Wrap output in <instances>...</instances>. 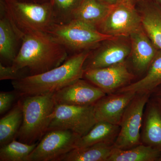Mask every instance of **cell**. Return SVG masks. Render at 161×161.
<instances>
[{
	"mask_svg": "<svg viewBox=\"0 0 161 161\" xmlns=\"http://www.w3.org/2000/svg\"><path fill=\"white\" fill-rule=\"evenodd\" d=\"M136 7L144 31L156 47L161 50V7L153 0H142Z\"/></svg>",
	"mask_w": 161,
	"mask_h": 161,
	"instance_id": "cell-16",
	"label": "cell"
},
{
	"mask_svg": "<svg viewBox=\"0 0 161 161\" xmlns=\"http://www.w3.org/2000/svg\"><path fill=\"white\" fill-rule=\"evenodd\" d=\"M107 94L96 86L82 78L54 93L56 104L86 106L94 105Z\"/></svg>",
	"mask_w": 161,
	"mask_h": 161,
	"instance_id": "cell-12",
	"label": "cell"
},
{
	"mask_svg": "<svg viewBox=\"0 0 161 161\" xmlns=\"http://www.w3.org/2000/svg\"><path fill=\"white\" fill-rule=\"evenodd\" d=\"M23 119L17 138L31 145L38 142L48 131L56 102L54 93L21 98Z\"/></svg>",
	"mask_w": 161,
	"mask_h": 161,
	"instance_id": "cell-4",
	"label": "cell"
},
{
	"mask_svg": "<svg viewBox=\"0 0 161 161\" xmlns=\"http://www.w3.org/2000/svg\"><path fill=\"white\" fill-rule=\"evenodd\" d=\"M38 142L29 145L16 140L1 147L0 161H27L30 154L34 150Z\"/></svg>",
	"mask_w": 161,
	"mask_h": 161,
	"instance_id": "cell-24",
	"label": "cell"
},
{
	"mask_svg": "<svg viewBox=\"0 0 161 161\" xmlns=\"http://www.w3.org/2000/svg\"><path fill=\"white\" fill-rule=\"evenodd\" d=\"M130 36L115 37L103 41L87 58L84 69L102 68L125 61L131 53Z\"/></svg>",
	"mask_w": 161,
	"mask_h": 161,
	"instance_id": "cell-10",
	"label": "cell"
},
{
	"mask_svg": "<svg viewBox=\"0 0 161 161\" xmlns=\"http://www.w3.org/2000/svg\"><path fill=\"white\" fill-rule=\"evenodd\" d=\"M158 161H161V153L159 157L158 160Z\"/></svg>",
	"mask_w": 161,
	"mask_h": 161,
	"instance_id": "cell-32",
	"label": "cell"
},
{
	"mask_svg": "<svg viewBox=\"0 0 161 161\" xmlns=\"http://www.w3.org/2000/svg\"><path fill=\"white\" fill-rule=\"evenodd\" d=\"M121 1H126V2H128V3H130L131 4H132V5H134V6H136V4L139 2H140L141 1H142V0H121Z\"/></svg>",
	"mask_w": 161,
	"mask_h": 161,
	"instance_id": "cell-30",
	"label": "cell"
},
{
	"mask_svg": "<svg viewBox=\"0 0 161 161\" xmlns=\"http://www.w3.org/2000/svg\"><path fill=\"white\" fill-rule=\"evenodd\" d=\"M109 6H114L121 0H97Z\"/></svg>",
	"mask_w": 161,
	"mask_h": 161,
	"instance_id": "cell-28",
	"label": "cell"
},
{
	"mask_svg": "<svg viewBox=\"0 0 161 161\" xmlns=\"http://www.w3.org/2000/svg\"><path fill=\"white\" fill-rule=\"evenodd\" d=\"M83 0H51L50 2L56 24L68 23Z\"/></svg>",
	"mask_w": 161,
	"mask_h": 161,
	"instance_id": "cell-25",
	"label": "cell"
},
{
	"mask_svg": "<svg viewBox=\"0 0 161 161\" xmlns=\"http://www.w3.org/2000/svg\"><path fill=\"white\" fill-rule=\"evenodd\" d=\"M148 93H136L125 110L120 130L114 147L119 149H130L142 144L141 132L144 110L151 97Z\"/></svg>",
	"mask_w": 161,
	"mask_h": 161,
	"instance_id": "cell-6",
	"label": "cell"
},
{
	"mask_svg": "<svg viewBox=\"0 0 161 161\" xmlns=\"http://www.w3.org/2000/svg\"><path fill=\"white\" fill-rule=\"evenodd\" d=\"M80 137L69 130H49L38 142L27 161H59L64 156L76 149Z\"/></svg>",
	"mask_w": 161,
	"mask_h": 161,
	"instance_id": "cell-8",
	"label": "cell"
},
{
	"mask_svg": "<svg viewBox=\"0 0 161 161\" xmlns=\"http://www.w3.org/2000/svg\"><path fill=\"white\" fill-rule=\"evenodd\" d=\"M114 148V144L102 142L76 148L64 156L59 161H108Z\"/></svg>",
	"mask_w": 161,
	"mask_h": 161,
	"instance_id": "cell-21",
	"label": "cell"
},
{
	"mask_svg": "<svg viewBox=\"0 0 161 161\" xmlns=\"http://www.w3.org/2000/svg\"><path fill=\"white\" fill-rule=\"evenodd\" d=\"M136 94L132 92L115 93L101 98L94 105L97 122L119 125L125 110Z\"/></svg>",
	"mask_w": 161,
	"mask_h": 161,
	"instance_id": "cell-13",
	"label": "cell"
},
{
	"mask_svg": "<svg viewBox=\"0 0 161 161\" xmlns=\"http://www.w3.org/2000/svg\"><path fill=\"white\" fill-rule=\"evenodd\" d=\"M21 40L10 20L1 9L0 57L2 61L11 65L19 52L18 42Z\"/></svg>",
	"mask_w": 161,
	"mask_h": 161,
	"instance_id": "cell-17",
	"label": "cell"
},
{
	"mask_svg": "<svg viewBox=\"0 0 161 161\" xmlns=\"http://www.w3.org/2000/svg\"><path fill=\"white\" fill-rule=\"evenodd\" d=\"M91 51L74 54L60 66L42 74L12 80L15 92L20 98L55 93L83 78L84 65Z\"/></svg>",
	"mask_w": 161,
	"mask_h": 161,
	"instance_id": "cell-2",
	"label": "cell"
},
{
	"mask_svg": "<svg viewBox=\"0 0 161 161\" xmlns=\"http://www.w3.org/2000/svg\"><path fill=\"white\" fill-rule=\"evenodd\" d=\"M16 92H1L0 93V114L5 113L10 108L16 96Z\"/></svg>",
	"mask_w": 161,
	"mask_h": 161,
	"instance_id": "cell-27",
	"label": "cell"
},
{
	"mask_svg": "<svg viewBox=\"0 0 161 161\" xmlns=\"http://www.w3.org/2000/svg\"><path fill=\"white\" fill-rule=\"evenodd\" d=\"M120 130V126L104 121H98L86 135L80 136L76 148H84L98 143L114 145Z\"/></svg>",
	"mask_w": 161,
	"mask_h": 161,
	"instance_id": "cell-19",
	"label": "cell"
},
{
	"mask_svg": "<svg viewBox=\"0 0 161 161\" xmlns=\"http://www.w3.org/2000/svg\"><path fill=\"white\" fill-rule=\"evenodd\" d=\"M26 72L29 74L26 69L15 70L12 67L11 65H3L0 63V80H19L22 78L29 76Z\"/></svg>",
	"mask_w": 161,
	"mask_h": 161,
	"instance_id": "cell-26",
	"label": "cell"
},
{
	"mask_svg": "<svg viewBox=\"0 0 161 161\" xmlns=\"http://www.w3.org/2000/svg\"><path fill=\"white\" fill-rule=\"evenodd\" d=\"M23 119V107L20 99L13 108L0 119L1 147L17 138Z\"/></svg>",
	"mask_w": 161,
	"mask_h": 161,
	"instance_id": "cell-22",
	"label": "cell"
},
{
	"mask_svg": "<svg viewBox=\"0 0 161 161\" xmlns=\"http://www.w3.org/2000/svg\"><path fill=\"white\" fill-rule=\"evenodd\" d=\"M1 8L21 39L36 32L48 33L55 23L50 3L2 0Z\"/></svg>",
	"mask_w": 161,
	"mask_h": 161,
	"instance_id": "cell-3",
	"label": "cell"
},
{
	"mask_svg": "<svg viewBox=\"0 0 161 161\" xmlns=\"http://www.w3.org/2000/svg\"><path fill=\"white\" fill-rule=\"evenodd\" d=\"M161 7V0H153Z\"/></svg>",
	"mask_w": 161,
	"mask_h": 161,
	"instance_id": "cell-31",
	"label": "cell"
},
{
	"mask_svg": "<svg viewBox=\"0 0 161 161\" xmlns=\"http://www.w3.org/2000/svg\"><path fill=\"white\" fill-rule=\"evenodd\" d=\"M21 42L11 66L17 70H27L29 76L42 74L60 66L69 57L64 47L48 33L26 35Z\"/></svg>",
	"mask_w": 161,
	"mask_h": 161,
	"instance_id": "cell-1",
	"label": "cell"
},
{
	"mask_svg": "<svg viewBox=\"0 0 161 161\" xmlns=\"http://www.w3.org/2000/svg\"><path fill=\"white\" fill-rule=\"evenodd\" d=\"M152 95H153L154 98L158 99L161 102V87H159L158 89L156 90L155 92L153 93Z\"/></svg>",
	"mask_w": 161,
	"mask_h": 161,
	"instance_id": "cell-29",
	"label": "cell"
},
{
	"mask_svg": "<svg viewBox=\"0 0 161 161\" xmlns=\"http://www.w3.org/2000/svg\"><path fill=\"white\" fill-rule=\"evenodd\" d=\"M134 77L125 61L106 67L86 70L83 76L107 95L115 93L130 84Z\"/></svg>",
	"mask_w": 161,
	"mask_h": 161,
	"instance_id": "cell-11",
	"label": "cell"
},
{
	"mask_svg": "<svg viewBox=\"0 0 161 161\" xmlns=\"http://www.w3.org/2000/svg\"><path fill=\"white\" fill-rule=\"evenodd\" d=\"M94 105L56 104L52 114L48 131L68 130L80 136L86 135L97 122Z\"/></svg>",
	"mask_w": 161,
	"mask_h": 161,
	"instance_id": "cell-7",
	"label": "cell"
},
{
	"mask_svg": "<svg viewBox=\"0 0 161 161\" xmlns=\"http://www.w3.org/2000/svg\"><path fill=\"white\" fill-rule=\"evenodd\" d=\"M48 33L73 54L95 49L103 41L115 37L101 33L95 26L76 20L56 24Z\"/></svg>",
	"mask_w": 161,
	"mask_h": 161,
	"instance_id": "cell-5",
	"label": "cell"
},
{
	"mask_svg": "<svg viewBox=\"0 0 161 161\" xmlns=\"http://www.w3.org/2000/svg\"><path fill=\"white\" fill-rule=\"evenodd\" d=\"M142 26L141 15L136 6L120 1L112 6L97 28L101 33L111 36L128 37Z\"/></svg>",
	"mask_w": 161,
	"mask_h": 161,
	"instance_id": "cell-9",
	"label": "cell"
},
{
	"mask_svg": "<svg viewBox=\"0 0 161 161\" xmlns=\"http://www.w3.org/2000/svg\"><path fill=\"white\" fill-rule=\"evenodd\" d=\"M161 153L142 143L125 150L115 147L108 161H158Z\"/></svg>",
	"mask_w": 161,
	"mask_h": 161,
	"instance_id": "cell-23",
	"label": "cell"
},
{
	"mask_svg": "<svg viewBox=\"0 0 161 161\" xmlns=\"http://www.w3.org/2000/svg\"><path fill=\"white\" fill-rule=\"evenodd\" d=\"M147 71L144 78L121 88L115 93L132 92L148 93L152 95L161 86V50H158Z\"/></svg>",
	"mask_w": 161,
	"mask_h": 161,
	"instance_id": "cell-18",
	"label": "cell"
},
{
	"mask_svg": "<svg viewBox=\"0 0 161 161\" xmlns=\"http://www.w3.org/2000/svg\"><path fill=\"white\" fill-rule=\"evenodd\" d=\"M130 38L132 65L136 72L143 73L148 70L158 49L142 26L131 34Z\"/></svg>",
	"mask_w": 161,
	"mask_h": 161,
	"instance_id": "cell-14",
	"label": "cell"
},
{
	"mask_svg": "<svg viewBox=\"0 0 161 161\" xmlns=\"http://www.w3.org/2000/svg\"><path fill=\"white\" fill-rule=\"evenodd\" d=\"M141 142L161 151V102L153 97L147 102L144 110Z\"/></svg>",
	"mask_w": 161,
	"mask_h": 161,
	"instance_id": "cell-15",
	"label": "cell"
},
{
	"mask_svg": "<svg viewBox=\"0 0 161 161\" xmlns=\"http://www.w3.org/2000/svg\"><path fill=\"white\" fill-rule=\"evenodd\" d=\"M112 6L97 0H83L74 13L72 20H78L97 28L106 18Z\"/></svg>",
	"mask_w": 161,
	"mask_h": 161,
	"instance_id": "cell-20",
	"label": "cell"
}]
</instances>
